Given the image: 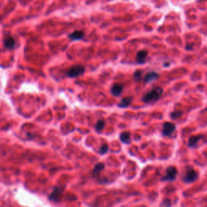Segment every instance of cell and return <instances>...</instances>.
<instances>
[{"label":"cell","instance_id":"7a4b0ae2","mask_svg":"<svg viewBox=\"0 0 207 207\" xmlns=\"http://www.w3.org/2000/svg\"><path fill=\"white\" fill-rule=\"evenodd\" d=\"M85 67L82 65H74L66 71V75L70 78H76L84 73Z\"/></svg>","mask_w":207,"mask_h":207},{"label":"cell","instance_id":"d6986e66","mask_svg":"<svg viewBox=\"0 0 207 207\" xmlns=\"http://www.w3.org/2000/svg\"><path fill=\"white\" fill-rule=\"evenodd\" d=\"M108 145H107V144H104V145H102L101 147L100 148L99 152H100V154L103 155V154L107 153V152H108Z\"/></svg>","mask_w":207,"mask_h":207},{"label":"cell","instance_id":"277c9868","mask_svg":"<svg viewBox=\"0 0 207 207\" xmlns=\"http://www.w3.org/2000/svg\"><path fill=\"white\" fill-rule=\"evenodd\" d=\"M198 177V173L196 172L195 170L193 168H188L186 171V173L183 177L184 182H185L187 184L193 183L195 181H197Z\"/></svg>","mask_w":207,"mask_h":207},{"label":"cell","instance_id":"5bb4252c","mask_svg":"<svg viewBox=\"0 0 207 207\" xmlns=\"http://www.w3.org/2000/svg\"><path fill=\"white\" fill-rule=\"evenodd\" d=\"M132 100H133V98H132L131 96L124 97V98L121 100L120 103H118V106H119L120 108H125V107H127V106H129V104L131 103Z\"/></svg>","mask_w":207,"mask_h":207},{"label":"cell","instance_id":"e0dca14e","mask_svg":"<svg viewBox=\"0 0 207 207\" xmlns=\"http://www.w3.org/2000/svg\"><path fill=\"white\" fill-rule=\"evenodd\" d=\"M142 71H140V70L136 71L135 72H134V80L137 81V82L140 81V80L142 79Z\"/></svg>","mask_w":207,"mask_h":207},{"label":"cell","instance_id":"52a82bcc","mask_svg":"<svg viewBox=\"0 0 207 207\" xmlns=\"http://www.w3.org/2000/svg\"><path fill=\"white\" fill-rule=\"evenodd\" d=\"M16 40L12 37H11V36L6 37L4 40H3V45H4V47L7 50H13L16 47Z\"/></svg>","mask_w":207,"mask_h":207},{"label":"cell","instance_id":"8fae6325","mask_svg":"<svg viewBox=\"0 0 207 207\" xmlns=\"http://www.w3.org/2000/svg\"><path fill=\"white\" fill-rule=\"evenodd\" d=\"M123 91V85L121 83H115L111 87V93L114 96H119Z\"/></svg>","mask_w":207,"mask_h":207},{"label":"cell","instance_id":"5b68a950","mask_svg":"<svg viewBox=\"0 0 207 207\" xmlns=\"http://www.w3.org/2000/svg\"><path fill=\"white\" fill-rule=\"evenodd\" d=\"M177 169L173 166L168 167L166 171V175L162 178L163 181H173L176 180L177 176Z\"/></svg>","mask_w":207,"mask_h":207},{"label":"cell","instance_id":"2e32d148","mask_svg":"<svg viewBox=\"0 0 207 207\" xmlns=\"http://www.w3.org/2000/svg\"><path fill=\"white\" fill-rule=\"evenodd\" d=\"M104 125H105V122H104V121L103 120H100L96 122V126H95V128H96V130L97 132H101L102 129H103V127H104Z\"/></svg>","mask_w":207,"mask_h":207},{"label":"cell","instance_id":"3957f363","mask_svg":"<svg viewBox=\"0 0 207 207\" xmlns=\"http://www.w3.org/2000/svg\"><path fill=\"white\" fill-rule=\"evenodd\" d=\"M63 186H57L52 191L51 193L49 195V199L54 202H61L63 194Z\"/></svg>","mask_w":207,"mask_h":207},{"label":"cell","instance_id":"8992f818","mask_svg":"<svg viewBox=\"0 0 207 207\" xmlns=\"http://www.w3.org/2000/svg\"><path fill=\"white\" fill-rule=\"evenodd\" d=\"M175 130H176V125H175L174 123L167 121V122H165L163 124V125L162 134L163 136L169 137L173 134V132Z\"/></svg>","mask_w":207,"mask_h":207},{"label":"cell","instance_id":"7c38bea8","mask_svg":"<svg viewBox=\"0 0 207 207\" xmlns=\"http://www.w3.org/2000/svg\"><path fill=\"white\" fill-rule=\"evenodd\" d=\"M202 139V135H193V136L190 137L188 139V146L189 147H195L198 142L200 141V139Z\"/></svg>","mask_w":207,"mask_h":207},{"label":"cell","instance_id":"ac0fdd59","mask_svg":"<svg viewBox=\"0 0 207 207\" xmlns=\"http://www.w3.org/2000/svg\"><path fill=\"white\" fill-rule=\"evenodd\" d=\"M182 115V112L181 111H175V112H172L171 113V118L172 119H177L178 118H180L181 116Z\"/></svg>","mask_w":207,"mask_h":207},{"label":"cell","instance_id":"ba28073f","mask_svg":"<svg viewBox=\"0 0 207 207\" xmlns=\"http://www.w3.org/2000/svg\"><path fill=\"white\" fill-rule=\"evenodd\" d=\"M147 55H148V52L145 50H140V51L138 52V54H137V55H136L137 63H139V64L145 63Z\"/></svg>","mask_w":207,"mask_h":207},{"label":"cell","instance_id":"4fadbf2b","mask_svg":"<svg viewBox=\"0 0 207 207\" xmlns=\"http://www.w3.org/2000/svg\"><path fill=\"white\" fill-rule=\"evenodd\" d=\"M104 167L105 166H104V163H96V166L94 167V168H93V170H92V176L95 177H97L100 173L102 170L104 169Z\"/></svg>","mask_w":207,"mask_h":207},{"label":"cell","instance_id":"30bf717a","mask_svg":"<svg viewBox=\"0 0 207 207\" xmlns=\"http://www.w3.org/2000/svg\"><path fill=\"white\" fill-rule=\"evenodd\" d=\"M85 33L82 30H76L75 32H73L71 34H69L68 37L69 39H71V40H81L84 37Z\"/></svg>","mask_w":207,"mask_h":207},{"label":"cell","instance_id":"9c48e42d","mask_svg":"<svg viewBox=\"0 0 207 207\" xmlns=\"http://www.w3.org/2000/svg\"><path fill=\"white\" fill-rule=\"evenodd\" d=\"M159 77H160V75H159V74L155 72V71H151V72H148V73L146 74V75L144 76L143 81H144V82L148 83V82H152V81H154V80L158 79Z\"/></svg>","mask_w":207,"mask_h":207},{"label":"cell","instance_id":"9a60e30c","mask_svg":"<svg viewBox=\"0 0 207 207\" xmlns=\"http://www.w3.org/2000/svg\"><path fill=\"white\" fill-rule=\"evenodd\" d=\"M120 139L123 143H130V134L129 132H123L120 134Z\"/></svg>","mask_w":207,"mask_h":207},{"label":"cell","instance_id":"6da1fadb","mask_svg":"<svg viewBox=\"0 0 207 207\" xmlns=\"http://www.w3.org/2000/svg\"><path fill=\"white\" fill-rule=\"evenodd\" d=\"M163 93V90L162 87H153L151 91H149L142 96V101L144 103H153V102L157 101L162 97Z\"/></svg>","mask_w":207,"mask_h":207}]
</instances>
